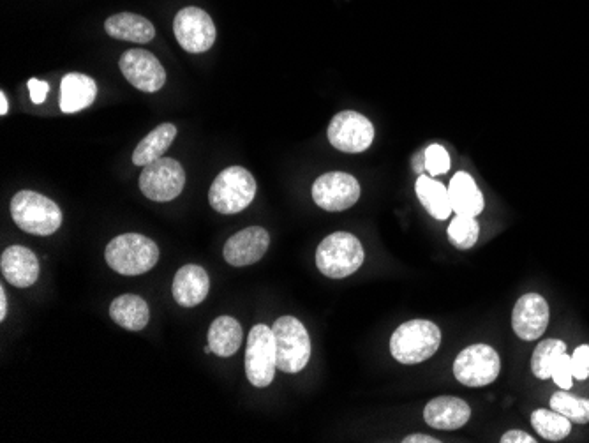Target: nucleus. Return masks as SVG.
<instances>
[{
  "label": "nucleus",
  "mask_w": 589,
  "mask_h": 443,
  "mask_svg": "<svg viewBox=\"0 0 589 443\" xmlns=\"http://www.w3.org/2000/svg\"><path fill=\"white\" fill-rule=\"evenodd\" d=\"M551 408L565 415L575 424H588L589 399L575 398L567 392H556L551 398Z\"/></svg>",
  "instance_id": "obj_29"
},
{
  "label": "nucleus",
  "mask_w": 589,
  "mask_h": 443,
  "mask_svg": "<svg viewBox=\"0 0 589 443\" xmlns=\"http://www.w3.org/2000/svg\"><path fill=\"white\" fill-rule=\"evenodd\" d=\"M270 235L261 226H251L232 235L224 244L223 256L233 267H247L260 262L269 251Z\"/></svg>",
  "instance_id": "obj_15"
},
{
  "label": "nucleus",
  "mask_w": 589,
  "mask_h": 443,
  "mask_svg": "<svg viewBox=\"0 0 589 443\" xmlns=\"http://www.w3.org/2000/svg\"><path fill=\"white\" fill-rule=\"evenodd\" d=\"M441 345V331L429 320H411L397 327L390 339L392 357L401 364H420L431 359Z\"/></svg>",
  "instance_id": "obj_2"
},
{
  "label": "nucleus",
  "mask_w": 589,
  "mask_h": 443,
  "mask_svg": "<svg viewBox=\"0 0 589 443\" xmlns=\"http://www.w3.org/2000/svg\"><path fill=\"white\" fill-rule=\"evenodd\" d=\"M277 369L276 339L272 327L254 325L249 332L246 350V376L254 387H269Z\"/></svg>",
  "instance_id": "obj_7"
},
{
  "label": "nucleus",
  "mask_w": 589,
  "mask_h": 443,
  "mask_svg": "<svg viewBox=\"0 0 589 443\" xmlns=\"http://www.w3.org/2000/svg\"><path fill=\"white\" fill-rule=\"evenodd\" d=\"M105 29L108 36L120 39V41H131V43H149L156 38L154 25L140 15L133 13H119L113 15L105 22Z\"/></svg>",
  "instance_id": "obj_21"
},
{
  "label": "nucleus",
  "mask_w": 589,
  "mask_h": 443,
  "mask_svg": "<svg viewBox=\"0 0 589 443\" xmlns=\"http://www.w3.org/2000/svg\"><path fill=\"white\" fill-rule=\"evenodd\" d=\"M413 168H415V172L422 175V172L425 170V159L422 161V159L417 156V158L413 159Z\"/></svg>",
  "instance_id": "obj_38"
},
{
  "label": "nucleus",
  "mask_w": 589,
  "mask_h": 443,
  "mask_svg": "<svg viewBox=\"0 0 589 443\" xmlns=\"http://www.w3.org/2000/svg\"><path fill=\"white\" fill-rule=\"evenodd\" d=\"M500 355L493 346L478 343L464 348L454 362L457 382L466 387H484L500 376Z\"/></svg>",
  "instance_id": "obj_8"
},
{
  "label": "nucleus",
  "mask_w": 589,
  "mask_h": 443,
  "mask_svg": "<svg viewBox=\"0 0 589 443\" xmlns=\"http://www.w3.org/2000/svg\"><path fill=\"white\" fill-rule=\"evenodd\" d=\"M0 269L4 279L16 288H29L39 278V260L25 246H11L2 253Z\"/></svg>",
  "instance_id": "obj_16"
},
{
  "label": "nucleus",
  "mask_w": 589,
  "mask_h": 443,
  "mask_svg": "<svg viewBox=\"0 0 589 443\" xmlns=\"http://www.w3.org/2000/svg\"><path fill=\"white\" fill-rule=\"evenodd\" d=\"M358 198H360V184L350 173H325L313 184L314 203L323 211H348L358 202Z\"/></svg>",
  "instance_id": "obj_12"
},
{
  "label": "nucleus",
  "mask_w": 589,
  "mask_h": 443,
  "mask_svg": "<svg viewBox=\"0 0 589 443\" xmlns=\"http://www.w3.org/2000/svg\"><path fill=\"white\" fill-rule=\"evenodd\" d=\"M480 226L475 216L457 214L448 226V237L457 249H470L477 244Z\"/></svg>",
  "instance_id": "obj_28"
},
{
  "label": "nucleus",
  "mask_w": 589,
  "mask_h": 443,
  "mask_svg": "<svg viewBox=\"0 0 589 443\" xmlns=\"http://www.w3.org/2000/svg\"><path fill=\"white\" fill-rule=\"evenodd\" d=\"M175 136H177V128L170 122L152 129L149 135L136 145L135 152H133V163L136 166H147L152 161L163 158L175 140Z\"/></svg>",
  "instance_id": "obj_24"
},
{
  "label": "nucleus",
  "mask_w": 589,
  "mask_h": 443,
  "mask_svg": "<svg viewBox=\"0 0 589 443\" xmlns=\"http://www.w3.org/2000/svg\"><path fill=\"white\" fill-rule=\"evenodd\" d=\"M329 142L337 151L360 154L371 147L374 140L373 122L362 113L341 112L330 121Z\"/></svg>",
  "instance_id": "obj_10"
},
{
  "label": "nucleus",
  "mask_w": 589,
  "mask_h": 443,
  "mask_svg": "<svg viewBox=\"0 0 589 443\" xmlns=\"http://www.w3.org/2000/svg\"><path fill=\"white\" fill-rule=\"evenodd\" d=\"M552 380L556 382L561 391H568L572 387V380H574V373H572V357L567 355V352L561 353L558 361L552 368Z\"/></svg>",
  "instance_id": "obj_31"
},
{
  "label": "nucleus",
  "mask_w": 589,
  "mask_h": 443,
  "mask_svg": "<svg viewBox=\"0 0 589 443\" xmlns=\"http://www.w3.org/2000/svg\"><path fill=\"white\" fill-rule=\"evenodd\" d=\"M29 92L30 98H32V103H36V105H41V103H45L46 96H48V91H50V85L48 83L43 82V80H38V78H32L29 80Z\"/></svg>",
  "instance_id": "obj_33"
},
{
  "label": "nucleus",
  "mask_w": 589,
  "mask_h": 443,
  "mask_svg": "<svg viewBox=\"0 0 589 443\" xmlns=\"http://www.w3.org/2000/svg\"><path fill=\"white\" fill-rule=\"evenodd\" d=\"M567 352V345L560 341V339H547L542 341L537 346V350L533 352L531 357V369H533V375L540 378V380H547L552 376V368L558 361L561 353Z\"/></svg>",
  "instance_id": "obj_27"
},
{
  "label": "nucleus",
  "mask_w": 589,
  "mask_h": 443,
  "mask_svg": "<svg viewBox=\"0 0 589 443\" xmlns=\"http://www.w3.org/2000/svg\"><path fill=\"white\" fill-rule=\"evenodd\" d=\"M210 290L209 274L200 265H184L173 279V299L182 308H194L202 304Z\"/></svg>",
  "instance_id": "obj_17"
},
{
  "label": "nucleus",
  "mask_w": 589,
  "mask_h": 443,
  "mask_svg": "<svg viewBox=\"0 0 589 443\" xmlns=\"http://www.w3.org/2000/svg\"><path fill=\"white\" fill-rule=\"evenodd\" d=\"M366 253L355 235L336 232L321 241L316 251V267L330 279L348 278L364 265Z\"/></svg>",
  "instance_id": "obj_3"
},
{
  "label": "nucleus",
  "mask_w": 589,
  "mask_h": 443,
  "mask_svg": "<svg viewBox=\"0 0 589 443\" xmlns=\"http://www.w3.org/2000/svg\"><path fill=\"white\" fill-rule=\"evenodd\" d=\"M113 322L127 331H142L150 320L147 302L138 295H120L110 306Z\"/></svg>",
  "instance_id": "obj_22"
},
{
  "label": "nucleus",
  "mask_w": 589,
  "mask_h": 443,
  "mask_svg": "<svg viewBox=\"0 0 589 443\" xmlns=\"http://www.w3.org/2000/svg\"><path fill=\"white\" fill-rule=\"evenodd\" d=\"M448 195L455 214H466L477 218L484 211V196L473 181L470 173L457 172L448 186Z\"/></svg>",
  "instance_id": "obj_20"
},
{
  "label": "nucleus",
  "mask_w": 589,
  "mask_h": 443,
  "mask_svg": "<svg viewBox=\"0 0 589 443\" xmlns=\"http://www.w3.org/2000/svg\"><path fill=\"white\" fill-rule=\"evenodd\" d=\"M256 195V181L242 166H230L219 173L209 191L210 207L219 214H239Z\"/></svg>",
  "instance_id": "obj_5"
},
{
  "label": "nucleus",
  "mask_w": 589,
  "mask_h": 443,
  "mask_svg": "<svg viewBox=\"0 0 589 443\" xmlns=\"http://www.w3.org/2000/svg\"><path fill=\"white\" fill-rule=\"evenodd\" d=\"M105 258L112 271L122 276H140L156 267L159 248L145 235L124 233L108 242Z\"/></svg>",
  "instance_id": "obj_1"
},
{
  "label": "nucleus",
  "mask_w": 589,
  "mask_h": 443,
  "mask_svg": "<svg viewBox=\"0 0 589 443\" xmlns=\"http://www.w3.org/2000/svg\"><path fill=\"white\" fill-rule=\"evenodd\" d=\"M186 172L179 161L161 158L143 166L140 189L152 202H172L184 191Z\"/></svg>",
  "instance_id": "obj_9"
},
{
  "label": "nucleus",
  "mask_w": 589,
  "mask_h": 443,
  "mask_svg": "<svg viewBox=\"0 0 589 443\" xmlns=\"http://www.w3.org/2000/svg\"><path fill=\"white\" fill-rule=\"evenodd\" d=\"M120 71L138 91L157 92L165 87L166 71L147 50L133 48L120 57Z\"/></svg>",
  "instance_id": "obj_13"
},
{
  "label": "nucleus",
  "mask_w": 589,
  "mask_h": 443,
  "mask_svg": "<svg viewBox=\"0 0 589 443\" xmlns=\"http://www.w3.org/2000/svg\"><path fill=\"white\" fill-rule=\"evenodd\" d=\"M173 32L179 45L189 53L209 52L216 43V25L203 9H180L173 20Z\"/></svg>",
  "instance_id": "obj_11"
},
{
  "label": "nucleus",
  "mask_w": 589,
  "mask_h": 443,
  "mask_svg": "<svg viewBox=\"0 0 589 443\" xmlns=\"http://www.w3.org/2000/svg\"><path fill=\"white\" fill-rule=\"evenodd\" d=\"M6 316H8V295H6L4 286H0V320L4 322Z\"/></svg>",
  "instance_id": "obj_36"
},
{
  "label": "nucleus",
  "mask_w": 589,
  "mask_h": 443,
  "mask_svg": "<svg viewBox=\"0 0 589 443\" xmlns=\"http://www.w3.org/2000/svg\"><path fill=\"white\" fill-rule=\"evenodd\" d=\"M404 443H440V440H436L433 436L429 435H422V433H417V435H410L406 436L403 440Z\"/></svg>",
  "instance_id": "obj_35"
},
{
  "label": "nucleus",
  "mask_w": 589,
  "mask_h": 443,
  "mask_svg": "<svg viewBox=\"0 0 589 443\" xmlns=\"http://www.w3.org/2000/svg\"><path fill=\"white\" fill-rule=\"evenodd\" d=\"M97 98V85L90 76L69 73L60 85V110L64 113L82 112Z\"/></svg>",
  "instance_id": "obj_19"
},
{
  "label": "nucleus",
  "mask_w": 589,
  "mask_h": 443,
  "mask_svg": "<svg viewBox=\"0 0 589 443\" xmlns=\"http://www.w3.org/2000/svg\"><path fill=\"white\" fill-rule=\"evenodd\" d=\"M415 189H417L418 200L434 219L445 221L454 212L448 189L441 182L434 181L433 177L420 175Z\"/></svg>",
  "instance_id": "obj_25"
},
{
  "label": "nucleus",
  "mask_w": 589,
  "mask_h": 443,
  "mask_svg": "<svg viewBox=\"0 0 589 443\" xmlns=\"http://www.w3.org/2000/svg\"><path fill=\"white\" fill-rule=\"evenodd\" d=\"M471 408L466 401L450 396H441L429 401L424 410V419L431 428L452 431L463 428L470 421Z\"/></svg>",
  "instance_id": "obj_18"
},
{
  "label": "nucleus",
  "mask_w": 589,
  "mask_h": 443,
  "mask_svg": "<svg viewBox=\"0 0 589 443\" xmlns=\"http://www.w3.org/2000/svg\"><path fill=\"white\" fill-rule=\"evenodd\" d=\"M549 325V304L538 293H526L515 302L512 327L522 341L542 338Z\"/></svg>",
  "instance_id": "obj_14"
},
{
  "label": "nucleus",
  "mask_w": 589,
  "mask_h": 443,
  "mask_svg": "<svg viewBox=\"0 0 589 443\" xmlns=\"http://www.w3.org/2000/svg\"><path fill=\"white\" fill-rule=\"evenodd\" d=\"M244 332L232 316H219L209 329V345L217 357H232L239 352Z\"/></svg>",
  "instance_id": "obj_23"
},
{
  "label": "nucleus",
  "mask_w": 589,
  "mask_h": 443,
  "mask_svg": "<svg viewBox=\"0 0 589 443\" xmlns=\"http://www.w3.org/2000/svg\"><path fill=\"white\" fill-rule=\"evenodd\" d=\"M203 352L212 353V348H210V345L205 346V348H203Z\"/></svg>",
  "instance_id": "obj_39"
},
{
  "label": "nucleus",
  "mask_w": 589,
  "mask_h": 443,
  "mask_svg": "<svg viewBox=\"0 0 589 443\" xmlns=\"http://www.w3.org/2000/svg\"><path fill=\"white\" fill-rule=\"evenodd\" d=\"M572 373L577 380H586L589 376V345H582L572 355Z\"/></svg>",
  "instance_id": "obj_32"
},
{
  "label": "nucleus",
  "mask_w": 589,
  "mask_h": 443,
  "mask_svg": "<svg viewBox=\"0 0 589 443\" xmlns=\"http://www.w3.org/2000/svg\"><path fill=\"white\" fill-rule=\"evenodd\" d=\"M531 424H533V428L537 429L538 435L545 440H551V442L565 440L572 431V421L552 408L551 410L542 408V410L533 412Z\"/></svg>",
  "instance_id": "obj_26"
},
{
  "label": "nucleus",
  "mask_w": 589,
  "mask_h": 443,
  "mask_svg": "<svg viewBox=\"0 0 589 443\" xmlns=\"http://www.w3.org/2000/svg\"><path fill=\"white\" fill-rule=\"evenodd\" d=\"M272 332L276 339L277 369L290 375L300 373L311 359V339L304 323L295 316H281Z\"/></svg>",
  "instance_id": "obj_6"
},
{
  "label": "nucleus",
  "mask_w": 589,
  "mask_h": 443,
  "mask_svg": "<svg viewBox=\"0 0 589 443\" xmlns=\"http://www.w3.org/2000/svg\"><path fill=\"white\" fill-rule=\"evenodd\" d=\"M424 159L425 170L431 175H441V173L448 172V168H450L448 152L438 143H433L425 149Z\"/></svg>",
  "instance_id": "obj_30"
},
{
  "label": "nucleus",
  "mask_w": 589,
  "mask_h": 443,
  "mask_svg": "<svg viewBox=\"0 0 589 443\" xmlns=\"http://www.w3.org/2000/svg\"><path fill=\"white\" fill-rule=\"evenodd\" d=\"M537 440H533V436L519 431V429H512L505 435L501 436V443H535Z\"/></svg>",
  "instance_id": "obj_34"
},
{
  "label": "nucleus",
  "mask_w": 589,
  "mask_h": 443,
  "mask_svg": "<svg viewBox=\"0 0 589 443\" xmlns=\"http://www.w3.org/2000/svg\"><path fill=\"white\" fill-rule=\"evenodd\" d=\"M9 112V103H8V96H6V92H0V115L4 117V115H8Z\"/></svg>",
  "instance_id": "obj_37"
},
{
  "label": "nucleus",
  "mask_w": 589,
  "mask_h": 443,
  "mask_svg": "<svg viewBox=\"0 0 589 443\" xmlns=\"http://www.w3.org/2000/svg\"><path fill=\"white\" fill-rule=\"evenodd\" d=\"M9 211L16 226L32 235L46 237L57 232L62 225L59 205L36 191L16 193L9 205Z\"/></svg>",
  "instance_id": "obj_4"
}]
</instances>
